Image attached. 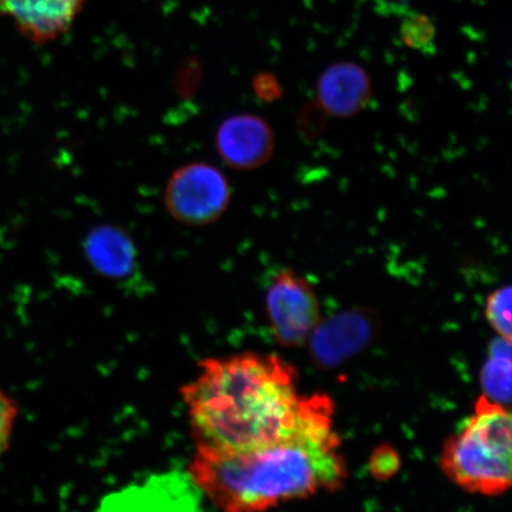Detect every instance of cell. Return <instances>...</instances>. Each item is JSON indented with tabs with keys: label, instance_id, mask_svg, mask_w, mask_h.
<instances>
[{
	"label": "cell",
	"instance_id": "14",
	"mask_svg": "<svg viewBox=\"0 0 512 512\" xmlns=\"http://www.w3.org/2000/svg\"><path fill=\"white\" fill-rule=\"evenodd\" d=\"M401 458L393 446L382 444L370 454L369 472L377 480H388L398 475Z\"/></svg>",
	"mask_w": 512,
	"mask_h": 512
},
{
	"label": "cell",
	"instance_id": "11",
	"mask_svg": "<svg viewBox=\"0 0 512 512\" xmlns=\"http://www.w3.org/2000/svg\"><path fill=\"white\" fill-rule=\"evenodd\" d=\"M85 251L95 271L112 280H127L138 268L136 243L127 230L114 224L96 227L88 234Z\"/></svg>",
	"mask_w": 512,
	"mask_h": 512
},
{
	"label": "cell",
	"instance_id": "17",
	"mask_svg": "<svg viewBox=\"0 0 512 512\" xmlns=\"http://www.w3.org/2000/svg\"><path fill=\"white\" fill-rule=\"evenodd\" d=\"M254 91L259 99L266 102L278 100L281 96V88L273 75L261 74L256 76L253 83Z\"/></svg>",
	"mask_w": 512,
	"mask_h": 512
},
{
	"label": "cell",
	"instance_id": "8",
	"mask_svg": "<svg viewBox=\"0 0 512 512\" xmlns=\"http://www.w3.org/2000/svg\"><path fill=\"white\" fill-rule=\"evenodd\" d=\"M198 492L190 477L170 473L108 496L99 512H202Z\"/></svg>",
	"mask_w": 512,
	"mask_h": 512
},
{
	"label": "cell",
	"instance_id": "10",
	"mask_svg": "<svg viewBox=\"0 0 512 512\" xmlns=\"http://www.w3.org/2000/svg\"><path fill=\"white\" fill-rule=\"evenodd\" d=\"M319 107L339 119L355 117L369 104V76L357 64H334L320 75L317 83Z\"/></svg>",
	"mask_w": 512,
	"mask_h": 512
},
{
	"label": "cell",
	"instance_id": "5",
	"mask_svg": "<svg viewBox=\"0 0 512 512\" xmlns=\"http://www.w3.org/2000/svg\"><path fill=\"white\" fill-rule=\"evenodd\" d=\"M265 306L275 341L286 348L302 347L322 320L315 288L291 268L273 275Z\"/></svg>",
	"mask_w": 512,
	"mask_h": 512
},
{
	"label": "cell",
	"instance_id": "9",
	"mask_svg": "<svg viewBox=\"0 0 512 512\" xmlns=\"http://www.w3.org/2000/svg\"><path fill=\"white\" fill-rule=\"evenodd\" d=\"M86 0H0V16H8L30 41H54L70 27Z\"/></svg>",
	"mask_w": 512,
	"mask_h": 512
},
{
	"label": "cell",
	"instance_id": "12",
	"mask_svg": "<svg viewBox=\"0 0 512 512\" xmlns=\"http://www.w3.org/2000/svg\"><path fill=\"white\" fill-rule=\"evenodd\" d=\"M483 395L498 405H512V342L498 337L480 373Z\"/></svg>",
	"mask_w": 512,
	"mask_h": 512
},
{
	"label": "cell",
	"instance_id": "3",
	"mask_svg": "<svg viewBox=\"0 0 512 512\" xmlns=\"http://www.w3.org/2000/svg\"><path fill=\"white\" fill-rule=\"evenodd\" d=\"M230 201L232 188L227 176L206 162L184 164L172 172L164 191V206L172 219L190 227L219 221Z\"/></svg>",
	"mask_w": 512,
	"mask_h": 512
},
{
	"label": "cell",
	"instance_id": "2",
	"mask_svg": "<svg viewBox=\"0 0 512 512\" xmlns=\"http://www.w3.org/2000/svg\"><path fill=\"white\" fill-rule=\"evenodd\" d=\"M182 388L197 448L243 451L296 430L303 396L297 371L277 355L207 358Z\"/></svg>",
	"mask_w": 512,
	"mask_h": 512
},
{
	"label": "cell",
	"instance_id": "7",
	"mask_svg": "<svg viewBox=\"0 0 512 512\" xmlns=\"http://www.w3.org/2000/svg\"><path fill=\"white\" fill-rule=\"evenodd\" d=\"M215 146L217 155L230 169L252 171L273 157L274 132L259 115L235 114L217 128Z\"/></svg>",
	"mask_w": 512,
	"mask_h": 512
},
{
	"label": "cell",
	"instance_id": "4",
	"mask_svg": "<svg viewBox=\"0 0 512 512\" xmlns=\"http://www.w3.org/2000/svg\"><path fill=\"white\" fill-rule=\"evenodd\" d=\"M439 464L451 482L470 494L498 496L512 489V463L463 426L446 440Z\"/></svg>",
	"mask_w": 512,
	"mask_h": 512
},
{
	"label": "cell",
	"instance_id": "15",
	"mask_svg": "<svg viewBox=\"0 0 512 512\" xmlns=\"http://www.w3.org/2000/svg\"><path fill=\"white\" fill-rule=\"evenodd\" d=\"M19 408L15 399L0 389V458L9 450Z\"/></svg>",
	"mask_w": 512,
	"mask_h": 512
},
{
	"label": "cell",
	"instance_id": "1",
	"mask_svg": "<svg viewBox=\"0 0 512 512\" xmlns=\"http://www.w3.org/2000/svg\"><path fill=\"white\" fill-rule=\"evenodd\" d=\"M339 447L334 403L325 394H313L303 396L293 433L243 451L196 447L189 477L222 512H266L341 488L348 472Z\"/></svg>",
	"mask_w": 512,
	"mask_h": 512
},
{
	"label": "cell",
	"instance_id": "18",
	"mask_svg": "<svg viewBox=\"0 0 512 512\" xmlns=\"http://www.w3.org/2000/svg\"><path fill=\"white\" fill-rule=\"evenodd\" d=\"M320 113H324V111H320ZM320 113L315 114L312 108H305L298 124L299 131L304 134L305 138L315 137L316 134L322 131L323 120L319 115Z\"/></svg>",
	"mask_w": 512,
	"mask_h": 512
},
{
	"label": "cell",
	"instance_id": "13",
	"mask_svg": "<svg viewBox=\"0 0 512 512\" xmlns=\"http://www.w3.org/2000/svg\"><path fill=\"white\" fill-rule=\"evenodd\" d=\"M485 318L498 337L512 342V285L497 288L486 299Z\"/></svg>",
	"mask_w": 512,
	"mask_h": 512
},
{
	"label": "cell",
	"instance_id": "16",
	"mask_svg": "<svg viewBox=\"0 0 512 512\" xmlns=\"http://www.w3.org/2000/svg\"><path fill=\"white\" fill-rule=\"evenodd\" d=\"M433 28L425 18H415L408 21L403 28V37L409 46L421 48L432 40Z\"/></svg>",
	"mask_w": 512,
	"mask_h": 512
},
{
	"label": "cell",
	"instance_id": "6",
	"mask_svg": "<svg viewBox=\"0 0 512 512\" xmlns=\"http://www.w3.org/2000/svg\"><path fill=\"white\" fill-rule=\"evenodd\" d=\"M379 313L368 306H357L320 320L309 341L312 362L320 369L341 367L361 354L379 337Z\"/></svg>",
	"mask_w": 512,
	"mask_h": 512
}]
</instances>
